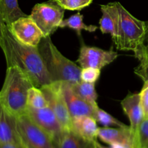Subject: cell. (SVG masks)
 Segmentation results:
<instances>
[{
	"label": "cell",
	"instance_id": "obj_19",
	"mask_svg": "<svg viewBox=\"0 0 148 148\" xmlns=\"http://www.w3.org/2000/svg\"><path fill=\"white\" fill-rule=\"evenodd\" d=\"M71 88L78 97L88 102V103L93 106H98V94L95 91V83H90L81 80L77 83L71 84Z\"/></svg>",
	"mask_w": 148,
	"mask_h": 148
},
{
	"label": "cell",
	"instance_id": "obj_13",
	"mask_svg": "<svg viewBox=\"0 0 148 148\" xmlns=\"http://www.w3.org/2000/svg\"><path fill=\"white\" fill-rule=\"evenodd\" d=\"M102 17L100 20V30L103 34L111 35L115 46L118 41L119 11L118 2H111L101 5Z\"/></svg>",
	"mask_w": 148,
	"mask_h": 148
},
{
	"label": "cell",
	"instance_id": "obj_7",
	"mask_svg": "<svg viewBox=\"0 0 148 148\" xmlns=\"http://www.w3.org/2000/svg\"><path fill=\"white\" fill-rule=\"evenodd\" d=\"M40 89L47 101L48 106L54 113L63 130H72V117L62 92V82H52Z\"/></svg>",
	"mask_w": 148,
	"mask_h": 148
},
{
	"label": "cell",
	"instance_id": "obj_12",
	"mask_svg": "<svg viewBox=\"0 0 148 148\" xmlns=\"http://www.w3.org/2000/svg\"><path fill=\"white\" fill-rule=\"evenodd\" d=\"M62 88L72 120L85 116L92 117L95 108L98 106L88 103L78 97L73 92L71 88V84L69 82H62Z\"/></svg>",
	"mask_w": 148,
	"mask_h": 148
},
{
	"label": "cell",
	"instance_id": "obj_24",
	"mask_svg": "<svg viewBox=\"0 0 148 148\" xmlns=\"http://www.w3.org/2000/svg\"><path fill=\"white\" fill-rule=\"evenodd\" d=\"M53 1L64 10L79 11L90 5L93 0H53Z\"/></svg>",
	"mask_w": 148,
	"mask_h": 148
},
{
	"label": "cell",
	"instance_id": "obj_21",
	"mask_svg": "<svg viewBox=\"0 0 148 148\" xmlns=\"http://www.w3.org/2000/svg\"><path fill=\"white\" fill-rule=\"evenodd\" d=\"M59 27H62V28L68 27V28L74 30L76 31L78 36H81V32L83 30L92 33L98 29L96 25L85 24L83 22V15L79 12L73 14L66 20H63Z\"/></svg>",
	"mask_w": 148,
	"mask_h": 148
},
{
	"label": "cell",
	"instance_id": "obj_29",
	"mask_svg": "<svg viewBox=\"0 0 148 148\" xmlns=\"http://www.w3.org/2000/svg\"><path fill=\"white\" fill-rule=\"evenodd\" d=\"M0 148H25L23 145L0 142Z\"/></svg>",
	"mask_w": 148,
	"mask_h": 148
},
{
	"label": "cell",
	"instance_id": "obj_32",
	"mask_svg": "<svg viewBox=\"0 0 148 148\" xmlns=\"http://www.w3.org/2000/svg\"><path fill=\"white\" fill-rule=\"evenodd\" d=\"M134 148H139V147H134Z\"/></svg>",
	"mask_w": 148,
	"mask_h": 148
},
{
	"label": "cell",
	"instance_id": "obj_22",
	"mask_svg": "<svg viewBox=\"0 0 148 148\" xmlns=\"http://www.w3.org/2000/svg\"><path fill=\"white\" fill-rule=\"evenodd\" d=\"M27 107L40 109L48 106L47 101L41 89L33 86L30 88L27 94Z\"/></svg>",
	"mask_w": 148,
	"mask_h": 148
},
{
	"label": "cell",
	"instance_id": "obj_27",
	"mask_svg": "<svg viewBox=\"0 0 148 148\" xmlns=\"http://www.w3.org/2000/svg\"><path fill=\"white\" fill-rule=\"evenodd\" d=\"M140 93V100L144 119H148V82L144 83Z\"/></svg>",
	"mask_w": 148,
	"mask_h": 148
},
{
	"label": "cell",
	"instance_id": "obj_5",
	"mask_svg": "<svg viewBox=\"0 0 148 148\" xmlns=\"http://www.w3.org/2000/svg\"><path fill=\"white\" fill-rule=\"evenodd\" d=\"M17 129L25 148H58L50 136L27 114L16 117Z\"/></svg>",
	"mask_w": 148,
	"mask_h": 148
},
{
	"label": "cell",
	"instance_id": "obj_15",
	"mask_svg": "<svg viewBox=\"0 0 148 148\" xmlns=\"http://www.w3.org/2000/svg\"><path fill=\"white\" fill-rule=\"evenodd\" d=\"M98 138L109 145L114 144L130 145L134 147V138L130 126L126 127H99Z\"/></svg>",
	"mask_w": 148,
	"mask_h": 148
},
{
	"label": "cell",
	"instance_id": "obj_9",
	"mask_svg": "<svg viewBox=\"0 0 148 148\" xmlns=\"http://www.w3.org/2000/svg\"><path fill=\"white\" fill-rule=\"evenodd\" d=\"M26 114L50 136L58 147L64 130L53 111L49 106L40 109L27 107Z\"/></svg>",
	"mask_w": 148,
	"mask_h": 148
},
{
	"label": "cell",
	"instance_id": "obj_26",
	"mask_svg": "<svg viewBox=\"0 0 148 148\" xmlns=\"http://www.w3.org/2000/svg\"><path fill=\"white\" fill-rule=\"evenodd\" d=\"M101 75V69L96 68L86 67L81 69L80 79L83 82L95 83Z\"/></svg>",
	"mask_w": 148,
	"mask_h": 148
},
{
	"label": "cell",
	"instance_id": "obj_2",
	"mask_svg": "<svg viewBox=\"0 0 148 148\" xmlns=\"http://www.w3.org/2000/svg\"><path fill=\"white\" fill-rule=\"evenodd\" d=\"M33 86L28 77L18 67L7 66L4 83L0 90V101L15 117L26 114L27 94Z\"/></svg>",
	"mask_w": 148,
	"mask_h": 148
},
{
	"label": "cell",
	"instance_id": "obj_30",
	"mask_svg": "<svg viewBox=\"0 0 148 148\" xmlns=\"http://www.w3.org/2000/svg\"><path fill=\"white\" fill-rule=\"evenodd\" d=\"M6 24L4 23V20H3L2 15H1V11H0V43H1V39H2L3 33H4V27H5Z\"/></svg>",
	"mask_w": 148,
	"mask_h": 148
},
{
	"label": "cell",
	"instance_id": "obj_11",
	"mask_svg": "<svg viewBox=\"0 0 148 148\" xmlns=\"http://www.w3.org/2000/svg\"><path fill=\"white\" fill-rule=\"evenodd\" d=\"M121 106L123 111L130 120V130L135 145L139 127L142 121L144 120V114L141 105L140 93L129 92L128 95L121 101Z\"/></svg>",
	"mask_w": 148,
	"mask_h": 148
},
{
	"label": "cell",
	"instance_id": "obj_31",
	"mask_svg": "<svg viewBox=\"0 0 148 148\" xmlns=\"http://www.w3.org/2000/svg\"><path fill=\"white\" fill-rule=\"evenodd\" d=\"M96 142H95V143H92V146H91L90 148H98V147H97V145H96Z\"/></svg>",
	"mask_w": 148,
	"mask_h": 148
},
{
	"label": "cell",
	"instance_id": "obj_25",
	"mask_svg": "<svg viewBox=\"0 0 148 148\" xmlns=\"http://www.w3.org/2000/svg\"><path fill=\"white\" fill-rule=\"evenodd\" d=\"M134 147L148 148V119H144L140 124Z\"/></svg>",
	"mask_w": 148,
	"mask_h": 148
},
{
	"label": "cell",
	"instance_id": "obj_1",
	"mask_svg": "<svg viewBox=\"0 0 148 148\" xmlns=\"http://www.w3.org/2000/svg\"><path fill=\"white\" fill-rule=\"evenodd\" d=\"M0 47L7 66H17L29 77L33 86L42 88L52 83L38 47L26 46L17 41L7 25Z\"/></svg>",
	"mask_w": 148,
	"mask_h": 148
},
{
	"label": "cell",
	"instance_id": "obj_20",
	"mask_svg": "<svg viewBox=\"0 0 148 148\" xmlns=\"http://www.w3.org/2000/svg\"><path fill=\"white\" fill-rule=\"evenodd\" d=\"M90 143L79 137L72 130H64L58 148H90Z\"/></svg>",
	"mask_w": 148,
	"mask_h": 148
},
{
	"label": "cell",
	"instance_id": "obj_23",
	"mask_svg": "<svg viewBox=\"0 0 148 148\" xmlns=\"http://www.w3.org/2000/svg\"><path fill=\"white\" fill-rule=\"evenodd\" d=\"M92 117L95 119L97 122L103 126L104 127H110L111 126H115L116 127H127V125L119 121L117 119L114 118L106 111L100 108L98 106L95 108Z\"/></svg>",
	"mask_w": 148,
	"mask_h": 148
},
{
	"label": "cell",
	"instance_id": "obj_16",
	"mask_svg": "<svg viewBox=\"0 0 148 148\" xmlns=\"http://www.w3.org/2000/svg\"><path fill=\"white\" fill-rule=\"evenodd\" d=\"M72 130L88 143H94L97 141L99 127L93 117L85 116L73 119Z\"/></svg>",
	"mask_w": 148,
	"mask_h": 148
},
{
	"label": "cell",
	"instance_id": "obj_8",
	"mask_svg": "<svg viewBox=\"0 0 148 148\" xmlns=\"http://www.w3.org/2000/svg\"><path fill=\"white\" fill-rule=\"evenodd\" d=\"M7 27L14 38L26 46L38 47L44 37L41 30L29 15L18 19Z\"/></svg>",
	"mask_w": 148,
	"mask_h": 148
},
{
	"label": "cell",
	"instance_id": "obj_10",
	"mask_svg": "<svg viewBox=\"0 0 148 148\" xmlns=\"http://www.w3.org/2000/svg\"><path fill=\"white\" fill-rule=\"evenodd\" d=\"M118 56V53L113 50L112 48L110 50H103L95 46L82 44L77 62L82 68L92 67L101 69L112 63Z\"/></svg>",
	"mask_w": 148,
	"mask_h": 148
},
{
	"label": "cell",
	"instance_id": "obj_17",
	"mask_svg": "<svg viewBox=\"0 0 148 148\" xmlns=\"http://www.w3.org/2000/svg\"><path fill=\"white\" fill-rule=\"evenodd\" d=\"M134 53L140 61V64L134 69V73L143 79L144 83L148 82V23L144 38Z\"/></svg>",
	"mask_w": 148,
	"mask_h": 148
},
{
	"label": "cell",
	"instance_id": "obj_6",
	"mask_svg": "<svg viewBox=\"0 0 148 148\" xmlns=\"http://www.w3.org/2000/svg\"><path fill=\"white\" fill-rule=\"evenodd\" d=\"M64 9L53 0L36 4L29 16L36 23L44 37L51 36L63 21Z\"/></svg>",
	"mask_w": 148,
	"mask_h": 148
},
{
	"label": "cell",
	"instance_id": "obj_18",
	"mask_svg": "<svg viewBox=\"0 0 148 148\" xmlns=\"http://www.w3.org/2000/svg\"><path fill=\"white\" fill-rule=\"evenodd\" d=\"M0 11L7 26H10L21 17L27 16L20 8L17 0H0Z\"/></svg>",
	"mask_w": 148,
	"mask_h": 148
},
{
	"label": "cell",
	"instance_id": "obj_3",
	"mask_svg": "<svg viewBox=\"0 0 148 148\" xmlns=\"http://www.w3.org/2000/svg\"><path fill=\"white\" fill-rule=\"evenodd\" d=\"M38 48L52 82L75 84L81 81L82 68L65 57L53 44L50 36L43 37Z\"/></svg>",
	"mask_w": 148,
	"mask_h": 148
},
{
	"label": "cell",
	"instance_id": "obj_4",
	"mask_svg": "<svg viewBox=\"0 0 148 148\" xmlns=\"http://www.w3.org/2000/svg\"><path fill=\"white\" fill-rule=\"evenodd\" d=\"M118 7L119 25L116 47L118 50L135 52L145 34L147 24L134 17L119 2H118Z\"/></svg>",
	"mask_w": 148,
	"mask_h": 148
},
{
	"label": "cell",
	"instance_id": "obj_14",
	"mask_svg": "<svg viewBox=\"0 0 148 148\" xmlns=\"http://www.w3.org/2000/svg\"><path fill=\"white\" fill-rule=\"evenodd\" d=\"M0 142L22 144L17 132L16 117L4 107L1 101H0Z\"/></svg>",
	"mask_w": 148,
	"mask_h": 148
},
{
	"label": "cell",
	"instance_id": "obj_28",
	"mask_svg": "<svg viewBox=\"0 0 148 148\" xmlns=\"http://www.w3.org/2000/svg\"><path fill=\"white\" fill-rule=\"evenodd\" d=\"M96 145L98 148H134L132 145H124V144H114L110 145V147H104V146L101 145L99 143H98V141L96 142Z\"/></svg>",
	"mask_w": 148,
	"mask_h": 148
}]
</instances>
